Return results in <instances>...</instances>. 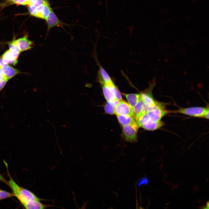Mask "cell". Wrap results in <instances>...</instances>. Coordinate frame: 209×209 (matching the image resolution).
<instances>
[{"mask_svg":"<svg viewBox=\"0 0 209 209\" xmlns=\"http://www.w3.org/2000/svg\"><path fill=\"white\" fill-rule=\"evenodd\" d=\"M9 175L10 179L8 181L9 186L12 193L23 205L30 201H41L44 200L39 198L31 191L19 186Z\"/></svg>","mask_w":209,"mask_h":209,"instance_id":"cell-1","label":"cell"},{"mask_svg":"<svg viewBox=\"0 0 209 209\" xmlns=\"http://www.w3.org/2000/svg\"><path fill=\"white\" fill-rule=\"evenodd\" d=\"M174 112L195 117H202L207 119L209 118L208 107L181 108Z\"/></svg>","mask_w":209,"mask_h":209,"instance_id":"cell-2","label":"cell"},{"mask_svg":"<svg viewBox=\"0 0 209 209\" xmlns=\"http://www.w3.org/2000/svg\"><path fill=\"white\" fill-rule=\"evenodd\" d=\"M28 7V11L31 16L45 20L52 10L48 1H45L42 4L37 7Z\"/></svg>","mask_w":209,"mask_h":209,"instance_id":"cell-3","label":"cell"},{"mask_svg":"<svg viewBox=\"0 0 209 209\" xmlns=\"http://www.w3.org/2000/svg\"><path fill=\"white\" fill-rule=\"evenodd\" d=\"M138 127L137 123L123 126V132L125 140L130 142H136Z\"/></svg>","mask_w":209,"mask_h":209,"instance_id":"cell-4","label":"cell"},{"mask_svg":"<svg viewBox=\"0 0 209 209\" xmlns=\"http://www.w3.org/2000/svg\"><path fill=\"white\" fill-rule=\"evenodd\" d=\"M114 114L116 115L135 116L133 112V108L128 103L122 100L119 101L115 107Z\"/></svg>","mask_w":209,"mask_h":209,"instance_id":"cell-5","label":"cell"},{"mask_svg":"<svg viewBox=\"0 0 209 209\" xmlns=\"http://www.w3.org/2000/svg\"><path fill=\"white\" fill-rule=\"evenodd\" d=\"M45 20L47 23V30L48 31H49L52 28L55 26L60 27L63 28L64 26L68 25L60 20L57 17L52 10L50 11Z\"/></svg>","mask_w":209,"mask_h":209,"instance_id":"cell-6","label":"cell"},{"mask_svg":"<svg viewBox=\"0 0 209 209\" xmlns=\"http://www.w3.org/2000/svg\"><path fill=\"white\" fill-rule=\"evenodd\" d=\"M167 113V111L162 105L151 109L147 113L150 118V121L156 122L160 121Z\"/></svg>","mask_w":209,"mask_h":209,"instance_id":"cell-7","label":"cell"},{"mask_svg":"<svg viewBox=\"0 0 209 209\" xmlns=\"http://www.w3.org/2000/svg\"><path fill=\"white\" fill-rule=\"evenodd\" d=\"M17 42L21 52L31 49L34 42L28 39V35L16 39Z\"/></svg>","mask_w":209,"mask_h":209,"instance_id":"cell-8","label":"cell"},{"mask_svg":"<svg viewBox=\"0 0 209 209\" xmlns=\"http://www.w3.org/2000/svg\"><path fill=\"white\" fill-rule=\"evenodd\" d=\"M19 56L15 54L9 49L5 51L1 56V57L7 64H12L14 65L18 62L17 59Z\"/></svg>","mask_w":209,"mask_h":209,"instance_id":"cell-9","label":"cell"},{"mask_svg":"<svg viewBox=\"0 0 209 209\" xmlns=\"http://www.w3.org/2000/svg\"><path fill=\"white\" fill-rule=\"evenodd\" d=\"M1 69L5 77L8 80L20 73L19 70L8 64L4 65Z\"/></svg>","mask_w":209,"mask_h":209,"instance_id":"cell-10","label":"cell"},{"mask_svg":"<svg viewBox=\"0 0 209 209\" xmlns=\"http://www.w3.org/2000/svg\"><path fill=\"white\" fill-rule=\"evenodd\" d=\"M119 123L123 126L137 123L136 118L135 116L117 115Z\"/></svg>","mask_w":209,"mask_h":209,"instance_id":"cell-11","label":"cell"},{"mask_svg":"<svg viewBox=\"0 0 209 209\" xmlns=\"http://www.w3.org/2000/svg\"><path fill=\"white\" fill-rule=\"evenodd\" d=\"M102 84L103 93L107 102H111L117 100L109 85L105 83H102Z\"/></svg>","mask_w":209,"mask_h":209,"instance_id":"cell-12","label":"cell"},{"mask_svg":"<svg viewBox=\"0 0 209 209\" xmlns=\"http://www.w3.org/2000/svg\"><path fill=\"white\" fill-rule=\"evenodd\" d=\"M140 94L144 104L147 106L154 107L160 104L154 101L151 95L149 93H143Z\"/></svg>","mask_w":209,"mask_h":209,"instance_id":"cell-13","label":"cell"},{"mask_svg":"<svg viewBox=\"0 0 209 209\" xmlns=\"http://www.w3.org/2000/svg\"><path fill=\"white\" fill-rule=\"evenodd\" d=\"M23 206L26 209H45L51 206L45 205L40 201H30L25 203Z\"/></svg>","mask_w":209,"mask_h":209,"instance_id":"cell-14","label":"cell"},{"mask_svg":"<svg viewBox=\"0 0 209 209\" xmlns=\"http://www.w3.org/2000/svg\"><path fill=\"white\" fill-rule=\"evenodd\" d=\"M126 98L129 104L133 108L138 103L141 97V94H125L122 93Z\"/></svg>","mask_w":209,"mask_h":209,"instance_id":"cell-15","label":"cell"},{"mask_svg":"<svg viewBox=\"0 0 209 209\" xmlns=\"http://www.w3.org/2000/svg\"><path fill=\"white\" fill-rule=\"evenodd\" d=\"M164 125V123L161 120L156 122L149 121L141 127L147 130H154L160 128Z\"/></svg>","mask_w":209,"mask_h":209,"instance_id":"cell-16","label":"cell"},{"mask_svg":"<svg viewBox=\"0 0 209 209\" xmlns=\"http://www.w3.org/2000/svg\"><path fill=\"white\" fill-rule=\"evenodd\" d=\"M144 105V103L141 96L138 103L133 108L134 113L136 119L142 114Z\"/></svg>","mask_w":209,"mask_h":209,"instance_id":"cell-17","label":"cell"},{"mask_svg":"<svg viewBox=\"0 0 209 209\" xmlns=\"http://www.w3.org/2000/svg\"><path fill=\"white\" fill-rule=\"evenodd\" d=\"M99 71L102 78V81H100L102 84H107L112 82L108 74L103 68L100 67Z\"/></svg>","mask_w":209,"mask_h":209,"instance_id":"cell-18","label":"cell"},{"mask_svg":"<svg viewBox=\"0 0 209 209\" xmlns=\"http://www.w3.org/2000/svg\"><path fill=\"white\" fill-rule=\"evenodd\" d=\"M138 125L141 127L143 125L150 121V118L147 113L140 115L136 119Z\"/></svg>","mask_w":209,"mask_h":209,"instance_id":"cell-19","label":"cell"},{"mask_svg":"<svg viewBox=\"0 0 209 209\" xmlns=\"http://www.w3.org/2000/svg\"><path fill=\"white\" fill-rule=\"evenodd\" d=\"M107 84L110 87L116 99L119 101L121 100L122 97L121 93L113 82Z\"/></svg>","mask_w":209,"mask_h":209,"instance_id":"cell-20","label":"cell"},{"mask_svg":"<svg viewBox=\"0 0 209 209\" xmlns=\"http://www.w3.org/2000/svg\"><path fill=\"white\" fill-rule=\"evenodd\" d=\"M15 196L13 193L9 192L0 189V200Z\"/></svg>","mask_w":209,"mask_h":209,"instance_id":"cell-21","label":"cell"},{"mask_svg":"<svg viewBox=\"0 0 209 209\" xmlns=\"http://www.w3.org/2000/svg\"><path fill=\"white\" fill-rule=\"evenodd\" d=\"M115 108L110 105L108 103L105 106V112L109 114H114Z\"/></svg>","mask_w":209,"mask_h":209,"instance_id":"cell-22","label":"cell"},{"mask_svg":"<svg viewBox=\"0 0 209 209\" xmlns=\"http://www.w3.org/2000/svg\"><path fill=\"white\" fill-rule=\"evenodd\" d=\"M30 0H15L13 4L23 6L28 5Z\"/></svg>","mask_w":209,"mask_h":209,"instance_id":"cell-23","label":"cell"},{"mask_svg":"<svg viewBox=\"0 0 209 209\" xmlns=\"http://www.w3.org/2000/svg\"><path fill=\"white\" fill-rule=\"evenodd\" d=\"M149 180L146 176L140 179L138 184V187L141 185H145L149 183Z\"/></svg>","mask_w":209,"mask_h":209,"instance_id":"cell-24","label":"cell"},{"mask_svg":"<svg viewBox=\"0 0 209 209\" xmlns=\"http://www.w3.org/2000/svg\"><path fill=\"white\" fill-rule=\"evenodd\" d=\"M8 80L7 78H5L2 80H0V91L4 87Z\"/></svg>","mask_w":209,"mask_h":209,"instance_id":"cell-25","label":"cell"},{"mask_svg":"<svg viewBox=\"0 0 209 209\" xmlns=\"http://www.w3.org/2000/svg\"><path fill=\"white\" fill-rule=\"evenodd\" d=\"M0 181L4 183L8 186L9 184L8 181L0 174Z\"/></svg>","mask_w":209,"mask_h":209,"instance_id":"cell-26","label":"cell"},{"mask_svg":"<svg viewBox=\"0 0 209 209\" xmlns=\"http://www.w3.org/2000/svg\"><path fill=\"white\" fill-rule=\"evenodd\" d=\"M7 64L1 57H0V68H2L3 66Z\"/></svg>","mask_w":209,"mask_h":209,"instance_id":"cell-27","label":"cell"},{"mask_svg":"<svg viewBox=\"0 0 209 209\" xmlns=\"http://www.w3.org/2000/svg\"><path fill=\"white\" fill-rule=\"evenodd\" d=\"M5 78L3 72L1 68H0V80Z\"/></svg>","mask_w":209,"mask_h":209,"instance_id":"cell-28","label":"cell"},{"mask_svg":"<svg viewBox=\"0 0 209 209\" xmlns=\"http://www.w3.org/2000/svg\"><path fill=\"white\" fill-rule=\"evenodd\" d=\"M15 0H7V1L11 3V4H13L14 2L15 1Z\"/></svg>","mask_w":209,"mask_h":209,"instance_id":"cell-29","label":"cell"},{"mask_svg":"<svg viewBox=\"0 0 209 209\" xmlns=\"http://www.w3.org/2000/svg\"><path fill=\"white\" fill-rule=\"evenodd\" d=\"M203 208H209L208 201V202L207 203V204L206 205V206H205V207Z\"/></svg>","mask_w":209,"mask_h":209,"instance_id":"cell-30","label":"cell"},{"mask_svg":"<svg viewBox=\"0 0 209 209\" xmlns=\"http://www.w3.org/2000/svg\"><path fill=\"white\" fill-rule=\"evenodd\" d=\"M45 1H48V0H43Z\"/></svg>","mask_w":209,"mask_h":209,"instance_id":"cell-31","label":"cell"},{"mask_svg":"<svg viewBox=\"0 0 209 209\" xmlns=\"http://www.w3.org/2000/svg\"><path fill=\"white\" fill-rule=\"evenodd\" d=\"M1 42H0V43H1Z\"/></svg>","mask_w":209,"mask_h":209,"instance_id":"cell-32","label":"cell"}]
</instances>
